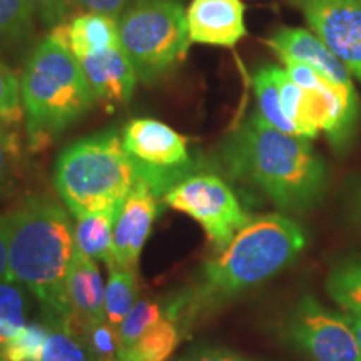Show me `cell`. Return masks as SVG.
I'll return each instance as SVG.
<instances>
[{"instance_id":"1","label":"cell","mask_w":361,"mask_h":361,"mask_svg":"<svg viewBox=\"0 0 361 361\" xmlns=\"http://www.w3.org/2000/svg\"><path fill=\"white\" fill-rule=\"evenodd\" d=\"M306 246V233L284 214L251 219L218 258L207 261L200 283L174 298L166 313L179 324L192 323L201 313L218 308L229 298L273 278L290 266Z\"/></svg>"},{"instance_id":"2","label":"cell","mask_w":361,"mask_h":361,"mask_svg":"<svg viewBox=\"0 0 361 361\" xmlns=\"http://www.w3.org/2000/svg\"><path fill=\"white\" fill-rule=\"evenodd\" d=\"M224 168L283 211H306L323 200L328 171L310 139L274 129L252 114L226 137Z\"/></svg>"},{"instance_id":"3","label":"cell","mask_w":361,"mask_h":361,"mask_svg":"<svg viewBox=\"0 0 361 361\" xmlns=\"http://www.w3.org/2000/svg\"><path fill=\"white\" fill-rule=\"evenodd\" d=\"M6 216L11 278L37 298L45 323L69 319L66 279L75 239L67 211L51 197L32 196Z\"/></svg>"},{"instance_id":"4","label":"cell","mask_w":361,"mask_h":361,"mask_svg":"<svg viewBox=\"0 0 361 361\" xmlns=\"http://www.w3.org/2000/svg\"><path fill=\"white\" fill-rule=\"evenodd\" d=\"M20 97L30 146H47L96 104L78 59L51 30L27 59Z\"/></svg>"},{"instance_id":"5","label":"cell","mask_w":361,"mask_h":361,"mask_svg":"<svg viewBox=\"0 0 361 361\" xmlns=\"http://www.w3.org/2000/svg\"><path fill=\"white\" fill-rule=\"evenodd\" d=\"M141 183V166L126 151L116 129L72 142L54 169L57 194L74 216L121 204Z\"/></svg>"},{"instance_id":"6","label":"cell","mask_w":361,"mask_h":361,"mask_svg":"<svg viewBox=\"0 0 361 361\" xmlns=\"http://www.w3.org/2000/svg\"><path fill=\"white\" fill-rule=\"evenodd\" d=\"M119 37L144 82H154L183 64L191 44L179 0H135L121 17Z\"/></svg>"},{"instance_id":"7","label":"cell","mask_w":361,"mask_h":361,"mask_svg":"<svg viewBox=\"0 0 361 361\" xmlns=\"http://www.w3.org/2000/svg\"><path fill=\"white\" fill-rule=\"evenodd\" d=\"M162 201L196 221L221 251L251 221L236 192L216 174H189L174 184Z\"/></svg>"},{"instance_id":"8","label":"cell","mask_w":361,"mask_h":361,"mask_svg":"<svg viewBox=\"0 0 361 361\" xmlns=\"http://www.w3.org/2000/svg\"><path fill=\"white\" fill-rule=\"evenodd\" d=\"M126 151L141 166L144 183L164 196L174 184L188 178L192 168L189 139L151 117H139L123 130Z\"/></svg>"},{"instance_id":"9","label":"cell","mask_w":361,"mask_h":361,"mask_svg":"<svg viewBox=\"0 0 361 361\" xmlns=\"http://www.w3.org/2000/svg\"><path fill=\"white\" fill-rule=\"evenodd\" d=\"M286 336L311 361H361L353 329L343 313L326 310L310 296L293 310Z\"/></svg>"},{"instance_id":"10","label":"cell","mask_w":361,"mask_h":361,"mask_svg":"<svg viewBox=\"0 0 361 361\" xmlns=\"http://www.w3.org/2000/svg\"><path fill=\"white\" fill-rule=\"evenodd\" d=\"M314 35L361 82V0H293Z\"/></svg>"},{"instance_id":"11","label":"cell","mask_w":361,"mask_h":361,"mask_svg":"<svg viewBox=\"0 0 361 361\" xmlns=\"http://www.w3.org/2000/svg\"><path fill=\"white\" fill-rule=\"evenodd\" d=\"M159 214V194L141 183L121 202L114 223L116 266L137 271L139 258Z\"/></svg>"},{"instance_id":"12","label":"cell","mask_w":361,"mask_h":361,"mask_svg":"<svg viewBox=\"0 0 361 361\" xmlns=\"http://www.w3.org/2000/svg\"><path fill=\"white\" fill-rule=\"evenodd\" d=\"M78 62L94 97L104 107L114 111L130 101L139 78L123 45L94 52Z\"/></svg>"},{"instance_id":"13","label":"cell","mask_w":361,"mask_h":361,"mask_svg":"<svg viewBox=\"0 0 361 361\" xmlns=\"http://www.w3.org/2000/svg\"><path fill=\"white\" fill-rule=\"evenodd\" d=\"M243 0H192L186 11L189 40L234 49L247 34Z\"/></svg>"},{"instance_id":"14","label":"cell","mask_w":361,"mask_h":361,"mask_svg":"<svg viewBox=\"0 0 361 361\" xmlns=\"http://www.w3.org/2000/svg\"><path fill=\"white\" fill-rule=\"evenodd\" d=\"M268 45L281 61H296L313 67L328 80L338 84H351V72L324 45L318 35L305 29L283 27L268 39Z\"/></svg>"},{"instance_id":"15","label":"cell","mask_w":361,"mask_h":361,"mask_svg":"<svg viewBox=\"0 0 361 361\" xmlns=\"http://www.w3.org/2000/svg\"><path fill=\"white\" fill-rule=\"evenodd\" d=\"M66 298L71 319L74 323L84 324L106 318L104 311L106 284L99 273L97 261L85 256L78 247L67 273Z\"/></svg>"},{"instance_id":"16","label":"cell","mask_w":361,"mask_h":361,"mask_svg":"<svg viewBox=\"0 0 361 361\" xmlns=\"http://www.w3.org/2000/svg\"><path fill=\"white\" fill-rule=\"evenodd\" d=\"M52 30L64 40L75 59L121 44L119 22L104 13L84 12L74 17L69 24H61Z\"/></svg>"},{"instance_id":"17","label":"cell","mask_w":361,"mask_h":361,"mask_svg":"<svg viewBox=\"0 0 361 361\" xmlns=\"http://www.w3.org/2000/svg\"><path fill=\"white\" fill-rule=\"evenodd\" d=\"M121 204L106 209L74 216L75 247L94 261L104 263L107 268L116 266L114 258V223Z\"/></svg>"},{"instance_id":"18","label":"cell","mask_w":361,"mask_h":361,"mask_svg":"<svg viewBox=\"0 0 361 361\" xmlns=\"http://www.w3.org/2000/svg\"><path fill=\"white\" fill-rule=\"evenodd\" d=\"M34 19L29 0H0V56L24 49L32 40Z\"/></svg>"},{"instance_id":"19","label":"cell","mask_w":361,"mask_h":361,"mask_svg":"<svg viewBox=\"0 0 361 361\" xmlns=\"http://www.w3.org/2000/svg\"><path fill=\"white\" fill-rule=\"evenodd\" d=\"M180 328L171 316H161L142 333L141 338L121 356H130L137 361H168L180 343Z\"/></svg>"},{"instance_id":"20","label":"cell","mask_w":361,"mask_h":361,"mask_svg":"<svg viewBox=\"0 0 361 361\" xmlns=\"http://www.w3.org/2000/svg\"><path fill=\"white\" fill-rule=\"evenodd\" d=\"M274 72H276V66L266 64L259 67L255 72V75H252V87H255L256 101H258V112L256 114L269 126H273L274 129L283 130V133L291 135H298L296 128L283 112Z\"/></svg>"},{"instance_id":"21","label":"cell","mask_w":361,"mask_h":361,"mask_svg":"<svg viewBox=\"0 0 361 361\" xmlns=\"http://www.w3.org/2000/svg\"><path fill=\"white\" fill-rule=\"evenodd\" d=\"M47 324L51 333L39 361H96L82 333L71 318Z\"/></svg>"},{"instance_id":"22","label":"cell","mask_w":361,"mask_h":361,"mask_svg":"<svg viewBox=\"0 0 361 361\" xmlns=\"http://www.w3.org/2000/svg\"><path fill=\"white\" fill-rule=\"evenodd\" d=\"M326 293L343 311L361 314V256L343 259L329 269Z\"/></svg>"},{"instance_id":"23","label":"cell","mask_w":361,"mask_h":361,"mask_svg":"<svg viewBox=\"0 0 361 361\" xmlns=\"http://www.w3.org/2000/svg\"><path fill=\"white\" fill-rule=\"evenodd\" d=\"M16 279H0V355L6 345L27 324L29 296Z\"/></svg>"},{"instance_id":"24","label":"cell","mask_w":361,"mask_h":361,"mask_svg":"<svg viewBox=\"0 0 361 361\" xmlns=\"http://www.w3.org/2000/svg\"><path fill=\"white\" fill-rule=\"evenodd\" d=\"M109 279L106 284V300L104 311L106 319L114 326H119L129 311L137 303V271L112 266Z\"/></svg>"},{"instance_id":"25","label":"cell","mask_w":361,"mask_h":361,"mask_svg":"<svg viewBox=\"0 0 361 361\" xmlns=\"http://www.w3.org/2000/svg\"><path fill=\"white\" fill-rule=\"evenodd\" d=\"M51 326L47 323H27L2 350L6 361H39Z\"/></svg>"},{"instance_id":"26","label":"cell","mask_w":361,"mask_h":361,"mask_svg":"<svg viewBox=\"0 0 361 361\" xmlns=\"http://www.w3.org/2000/svg\"><path fill=\"white\" fill-rule=\"evenodd\" d=\"M74 323V322H72ZM82 333L89 350L92 351L96 361H116L121 356V340L117 326L107 322L106 318L84 324L74 323Z\"/></svg>"},{"instance_id":"27","label":"cell","mask_w":361,"mask_h":361,"mask_svg":"<svg viewBox=\"0 0 361 361\" xmlns=\"http://www.w3.org/2000/svg\"><path fill=\"white\" fill-rule=\"evenodd\" d=\"M164 314V306L157 301L151 300H137L134 308L129 311V314L123 319V323L117 326L121 340V355H124L141 335L152 323L157 322Z\"/></svg>"},{"instance_id":"28","label":"cell","mask_w":361,"mask_h":361,"mask_svg":"<svg viewBox=\"0 0 361 361\" xmlns=\"http://www.w3.org/2000/svg\"><path fill=\"white\" fill-rule=\"evenodd\" d=\"M24 119L20 82L16 74L0 61V124H19Z\"/></svg>"},{"instance_id":"29","label":"cell","mask_w":361,"mask_h":361,"mask_svg":"<svg viewBox=\"0 0 361 361\" xmlns=\"http://www.w3.org/2000/svg\"><path fill=\"white\" fill-rule=\"evenodd\" d=\"M20 142L17 135L0 124V197L11 191L20 169Z\"/></svg>"},{"instance_id":"30","label":"cell","mask_w":361,"mask_h":361,"mask_svg":"<svg viewBox=\"0 0 361 361\" xmlns=\"http://www.w3.org/2000/svg\"><path fill=\"white\" fill-rule=\"evenodd\" d=\"M32 4L35 16L47 27H57L64 24L74 4L72 0H29Z\"/></svg>"},{"instance_id":"31","label":"cell","mask_w":361,"mask_h":361,"mask_svg":"<svg viewBox=\"0 0 361 361\" xmlns=\"http://www.w3.org/2000/svg\"><path fill=\"white\" fill-rule=\"evenodd\" d=\"M72 4L84 12L104 13V16H111L117 19L126 12L129 0H72Z\"/></svg>"},{"instance_id":"32","label":"cell","mask_w":361,"mask_h":361,"mask_svg":"<svg viewBox=\"0 0 361 361\" xmlns=\"http://www.w3.org/2000/svg\"><path fill=\"white\" fill-rule=\"evenodd\" d=\"M11 278L8 268V226L7 216L0 214V279Z\"/></svg>"},{"instance_id":"33","label":"cell","mask_w":361,"mask_h":361,"mask_svg":"<svg viewBox=\"0 0 361 361\" xmlns=\"http://www.w3.org/2000/svg\"><path fill=\"white\" fill-rule=\"evenodd\" d=\"M180 361H251V360H246L243 358V356L229 353V351H224V350H204V351H197V353L189 355Z\"/></svg>"},{"instance_id":"34","label":"cell","mask_w":361,"mask_h":361,"mask_svg":"<svg viewBox=\"0 0 361 361\" xmlns=\"http://www.w3.org/2000/svg\"><path fill=\"white\" fill-rule=\"evenodd\" d=\"M343 318L346 319V323L350 324V328L353 329V335L356 338V343H358V348L361 353V314L353 313V311H341Z\"/></svg>"},{"instance_id":"35","label":"cell","mask_w":361,"mask_h":361,"mask_svg":"<svg viewBox=\"0 0 361 361\" xmlns=\"http://www.w3.org/2000/svg\"><path fill=\"white\" fill-rule=\"evenodd\" d=\"M116 361H137V360L130 358V356H119V358H117Z\"/></svg>"},{"instance_id":"36","label":"cell","mask_w":361,"mask_h":361,"mask_svg":"<svg viewBox=\"0 0 361 361\" xmlns=\"http://www.w3.org/2000/svg\"><path fill=\"white\" fill-rule=\"evenodd\" d=\"M358 206H360V211H361V189H360V194H358Z\"/></svg>"},{"instance_id":"37","label":"cell","mask_w":361,"mask_h":361,"mask_svg":"<svg viewBox=\"0 0 361 361\" xmlns=\"http://www.w3.org/2000/svg\"><path fill=\"white\" fill-rule=\"evenodd\" d=\"M0 361H6V360H4V356H2V355H0Z\"/></svg>"}]
</instances>
